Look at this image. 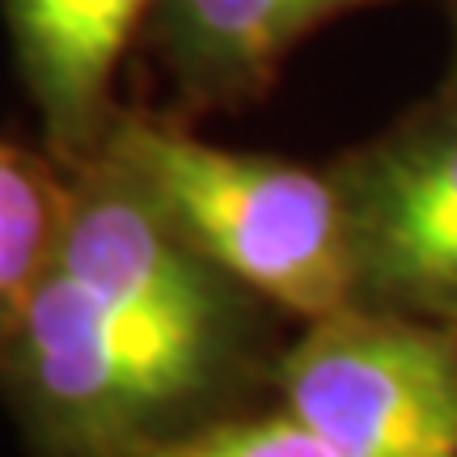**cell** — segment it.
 <instances>
[{"mask_svg":"<svg viewBox=\"0 0 457 457\" xmlns=\"http://www.w3.org/2000/svg\"><path fill=\"white\" fill-rule=\"evenodd\" d=\"M449 21H453V72H449V85H457V0H449Z\"/></svg>","mask_w":457,"mask_h":457,"instance_id":"cell-9","label":"cell"},{"mask_svg":"<svg viewBox=\"0 0 457 457\" xmlns=\"http://www.w3.org/2000/svg\"><path fill=\"white\" fill-rule=\"evenodd\" d=\"M330 179L347 212L356 305L457 330V85Z\"/></svg>","mask_w":457,"mask_h":457,"instance_id":"cell-4","label":"cell"},{"mask_svg":"<svg viewBox=\"0 0 457 457\" xmlns=\"http://www.w3.org/2000/svg\"><path fill=\"white\" fill-rule=\"evenodd\" d=\"M377 0H157L148 17L165 77L199 106H242L330 17Z\"/></svg>","mask_w":457,"mask_h":457,"instance_id":"cell-6","label":"cell"},{"mask_svg":"<svg viewBox=\"0 0 457 457\" xmlns=\"http://www.w3.org/2000/svg\"><path fill=\"white\" fill-rule=\"evenodd\" d=\"M72 208V170L0 136V343L47 276Z\"/></svg>","mask_w":457,"mask_h":457,"instance_id":"cell-7","label":"cell"},{"mask_svg":"<svg viewBox=\"0 0 457 457\" xmlns=\"http://www.w3.org/2000/svg\"><path fill=\"white\" fill-rule=\"evenodd\" d=\"M284 411L335 457H457V330L339 310L279 360Z\"/></svg>","mask_w":457,"mask_h":457,"instance_id":"cell-3","label":"cell"},{"mask_svg":"<svg viewBox=\"0 0 457 457\" xmlns=\"http://www.w3.org/2000/svg\"><path fill=\"white\" fill-rule=\"evenodd\" d=\"M216 271L301 318L356 305L343 195L330 174L208 145L179 123L119 111L98 157Z\"/></svg>","mask_w":457,"mask_h":457,"instance_id":"cell-2","label":"cell"},{"mask_svg":"<svg viewBox=\"0 0 457 457\" xmlns=\"http://www.w3.org/2000/svg\"><path fill=\"white\" fill-rule=\"evenodd\" d=\"M242 301L128 179L89 162L72 170L64 237L0 369L51 449L119 457L220 381L242 347Z\"/></svg>","mask_w":457,"mask_h":457,"instance_id":"cell-1","label":"cell"},{"mask_svg":"<svg viewBox=\"0 0 457 457\" xmlns=\"http://www.w3.org/2000/svg\"><path fill=\"white\" fill-rule=\"evenodd\" d=\"M157 0H0L43 145L64 170L98 157L119 114L114 72Z\"/></svg>","mask_w":457,"mask_h":457,"instance_id":"cell-5","label":"cell"},{"mask_svg":"<svg viewBox=\"0 0 457 457\" xmlns=\"http://www.w3.org/2000/svg\"><path fill=\"white\" fill-rule=\"evenodd\" d=\"M145 457H335L313 428H305L293 411H276L262 420L216 424L208 432L157 445Z\"/></svg>","mask_w":457,"mask_h":457,"instance_id":"cell-8","label":"cell"}]
</instances>
